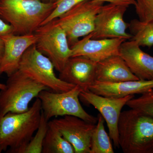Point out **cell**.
I'll return each mask as SVG.
<instances>
[{
	"label": "cell",
	"mask_w": 153,
	"mask_h": 153,
	"mask_svg": "<svg viewBox=\"0 0 153 153\" xmlns=\"http://www.w3.org/2000/svg\"><path fill=\"white\" fill-rule=\"evenodd\" d=\"M49 120L41 112V121L36 134L29 143L17 153H41L42 152L43 143L49 128Z\"/></svg>",
	"instance_id": "44dd1931"
},
{
	"label": "cell",
	"mask_w": 153,
	"mask_h": 153,
	"mask_svg": "<svg viewBox=\"0 0 153 153\" xmlns=\"http://www.w3.org/2000/svg\"><path fill=\"white\" fill-rule=\"evenodd\" d=\"M153 89V79H139L117 83L96 81L88 88V90L98 95L113 97H123L135 94H141Z\"/></svg>",
	"instance_id": "2e32d148"
},
{
	"label": "cell",
	"mask_w": 153,
	"mask_h": 153,
	"mask_svg": "<svg viewBox=\"0 0 153 153\" xmlns=\"http://www.w3.org/2000/svg\"><path fill=\"white\" fill-rule=\"evenodd\" d=\"M86 1L88 0H55V9L41 25L57 19L77 4Z\"/></svg>",
	"instance_id": "603a6c76"
},
{
	"label": "cell",
	"mask_w": 153,
	"mask_h": 153,
	"mask_svg": "<svg viewBox=\"0 0 153 153\" xmlns=\"http://www.w3.org/2000/svg\"><path fill=\"white\" fill-rule=\"evenodd\" d=\"M126 105L153 117V89L141 94L139 97L132 98Z\"/></svg>",
	"instance_id": "7402d4cb"
},
{
	"label": "cell",
	"mask_w": 153,
	"mask_h": 153,
	"mask_svg": "<svg viewBox=\"0 0 153 153\" xmlns=\"http://www.w3.org/2000/svg\"><path fill=\"white\" fill-rule=\"evenodd\" d=\"M82 90L81 88L76 85L65 92L41 91L37 98L41 100L42 111L45 117L49 120L53 117L73 116L96 124L98 118L86 112L79 102V94Z\"/></svg>",
	"instance_id": "5b68a950"
},
{
	"label": "cell",
	"mask_w": 153,
	"mask_h": 153,
	"mask_svg": "<svg viewBox=\"0 0 153 153\" xmlns=\"http://www.w3.org/2000/svg\"><path fill=\"white\" fill-rule=\"evenodd\" d=\"M133 40L121 45L119 55L131 72L140 80L153 79V57L143 51Z\"/></svg>",
	"instance_id": "9a60e30c"
},
{
	"label": "cell",
	"mask_w": 153,
	"mask_h": 153,
	"mask_svg": "<svg viewBox=\"0 0 153 153\" xmlns=\"http://www.w3.org/2000/svg\"><path fill=\"white\" fill-rule=\"evenodd\" d=\"M36 48L51 60L59 72L71 56V49L65 31L57 23V19L41 25L34 33Z\"/></svg>",
	"instance_id": "52a82bcc"
},
{
	"label": "cell",
	"mask_w": 153,
	"mask_h": 153,
	"mask_svg": "<svg viewBox=\"0 0 153 153\" xmlns=\"http://www.w3.org/2000/svg\"><path fill=\"white\" fill-rule=\"evenodd\" d=\"M49 128L43 143V153H75L72 145L49 121Z\"/></svg>",
	"instance_id": "ac0fdd59"
},
{
	"label": "cell",
	"mask_w": 153,
	"mask_h": 153,
	"mask_svg": "<svg viewBox=\"0 0 153 153\" xmlns=\"http://www.w3.org/2000/svg\"><path fill=\"white\" fill-rule=\"evenodd\" d=\"M120 148L124 153H149L153 145V117L131 108L118 123Z\"/></svg>",
	"instance_id": "3957f363"
},
{
	"label": "cell",
	"mask_w": 153,
	"mask_h": 153,
	"mask_svg": "<svg viewBox=\"0 0 153 153\" xmlns=\"http://www.w3.org/2000/svg\"><path fill=\"white\" fill-rule=\"evenodd\" d=\"M126 41L123 38L92 39L90 33L71 46V57L83 56L97 63L119 55L121 45Z\"/></svg>",
	"instance_id": "7c38bea8"
},
{
	"label": "cell",
	"mask_w": 153,
	"mask_h": 153,
	"mask_svg": "<svg viewBox=\"0 0 153 153\" xmlns=\"http://www.w3.org/2000/svg\"><path fill=\"white\" fill-rule=\"evenodd\" d=\"M104 3L97 0L84 1L57 19L66 33L70 47L79 38L93 32L96 17Z\"/></svg>",
	"instance_id": "ba28073f"
},
{
	"label": "cell",
	"mask_w": 153,
	"mask_h": 153,
	"mask_svg": "<svg viewBox=\"0 0 153 153\" xmlns=\"http://www.w3.org/2000/svg\"><path fill=\"white\" fill-rule=\"evenodd\" d=\"M128 28L132 36L130 40L136 41L140 47H152L153 20L144 22L134 19L128 24Z\"/></svg>",
	"instance_id": "ffe728a7"
},
{
	"label": "cell",
	"mask_w": 153,
	"mask_h": 153,
	"mask_svg": "<svg viewBox=\"0 0 153 153\" xmlns=\"http://www.w3.org/2000/svg\"><path fill=\"white\" fill-rule=\"evenodd\" d=\"M0 37L4 44V55L0 62V75L6 74L9 76L19 70L24 53L28 48L36 44V36L34 34H12Z\"/></svg>",
	"instance_id": "4fadbf2b"
},
{
	"label": "cell",
	"mask_w": 153,
	"mask_h": 153,
	"mask_svg": "<svg viewBox=\"0 0 153 153\" xmlns=\"http://www.w3.org/2000/svg\"><path fill=\"white\" fill-rule=\"evenodd\" d=\"M134 7L140 21L153 20V0H136Z\"/></svg>",
	"instance_id": "cb8c5ba5"
},
{
	"label": "cell",
	"mask_w": 153,
	"mask_h": 153,
	"mask_svg": "<svg viewBox=\"0 0 153 153\" xmlns=\"http://www.w3.org/2000/svg\"><path fill=\"white\" fill-rule=\"evenodd\" d=\"M56 7L39 0H0V17L13 28L14 34H34Z\"/></svg>",
	"instance_id": "7a4b0ae2"
},
{
	"label": "cell",
	"mask_w": 153,
	"mask_h": 153,
	"mask_svg": "<svg viewBox=\"0 0 153 153\" xmlns=\"http://www.w3.org/2000/svg\"><path fill=\"white\" fill-rule=\"evenodd\" d=\"M14 34L13 28L10 24H6L0 19V36Z\"/></svg>",
	"instance_id": "d4e9b609"
},
{
	"label": "cell",
	"mask_w": 153,
	"mask_h": 153,
	"mask_svg": "<svg viewBox=\"0 0 153 153\" xmlns=\"http://www.w3.org/2000/svg\"><path fill=\"white\" fill-rule=\"evenodd\" d=\"M79 97L99 111L106 122L109 136L115 147L120 148L117 129L119 119L122 109L129 100L134 97V95L123 97H108L88 90L81 91Z\"/></svg>",
	"instance_id": "30bf717a"
},
{
	"label": "cell",
	"mask_w": 153,
	"mask_h": 153,
	"mask_svg": "<svg viewBox=\"0 0 153 153\" xmlns=\"http://www.w3.org/2000/svg\"><path fill=\"white\" fill-rule=\"evenodd\" d=\"M139 80L120 55H115L97 63L96 81L117 83Z\"/></svg>",
	"instance_id": "e0dca14e"
},
{
	"label": "cell",
	"mask_w": 153,
	"mask_h": 153,
	"mask_svg": "<svg viewBox=\"0 0 153 153\" xmlns=\"http://www.w3.org/2000/svg\"><path fill=\"white\" fill-rule=\"evenodd\" d=\"M74 147L75 153H90V142L95 125L73 116L50 121Z\"/></svg>",
	"instance_id": "8fae6325"
},
{
	"label": "cell",
	"mask_w": 153,
	"mask_h": 153,
	"mask_svg": "<svg viewBox=\"0 0 153 153\" xmlns=\"http://www.w3.org/2000/svg\"><path fill=\"white\" fill-rule=\"evenodd\" d=\"M5 87V84L0 83V90L4 89Z\"/></svg>",
	"instance_id": "f1b7e54d"
},
{
	"label": "cell",
	"mask_w": 153,
	"mask_h": 153,
	"mask_svg": "<svg viewBox=\"0 0 153 153\" xmlns=\"http://www.w3.org/2000/svg\"><path fill=\"white\" fill-rule=\"evenodd\" d=\"M44 90H49L17 70L8 76L5 87L0 90V114L26 112L30 102Z\"/></svg>",
	"instance_id": "277c9868"
},
{
	"label": "cell",
	"mask_w": 153,
	"mask_h": 153,
	"mask_svg": "<svg viewBox=\"0 0 153 153\" xmlns=\"http://www.w3.org/2000/svg\"><path fill=\"white\" fill-rule=\"evenodd\" d=\"M97 63L83 56L71 57L60 72L59 78L64 82L79 86L82 90L96 81Z\"/></svg>",
	"instance_id": "5bb4252c"
},
{
	"label": "cell",
	"mask_w": 153,
	"mask_h": 153,
	"mask_svg": "<svg viewBox=\"0 0 153 153\" xmlns=\"http://www.w3.org/2000/svg\"><path fill=\"white\" fill-rule=\"evenodd\" d=\"M55 69L49 57L38 51L34 44L24 53L19 70L54 92H65L76 86L60 79L55 74Z\"/></svg>",
	"instance_id": "8992f818"
},
{
	"label": "cell",
	"mask_w": 153,
	"mask_h": 153,
	"mask_svg": "<svg viewBox=\"0 0 153 153\" xmlns=\"http://www.w3.org/2000/svg\"><path fill=\"white\" fill-rule=\"evenodd\" d=\"M128 8L126 6L111 3L103 4L96 17L91 38L131 39L132 36L127 32L128 24L124 19Z\"/></svg>",
	"instance_id": "9c48e42d"
},
{
	"label": "cell",
	"mask_w": 153,
	"mask_h": 153,
	"mask_svg": "<svg viewBox=\"0 0 153 153\" xmlns=\"http://www.w3.org/2000/svg\"><path fill=\"white\" fill-rule=\"evenodd\" d=\"M149 153H153V145L152 148H151L149 152Z\"/></svg>",
	"instance_id": "f546056e"
},
{
	"label": "cell",
	"mask_w": 153,
	"mask_h": 153,
	"mask_svg": "<svg viewBox=\"0 0 153 153\" xmlns=\"http://www.w3.org/2000/svg\"><path fill=\"white\" fill-rule=\"evenodd\" d=\"M135 1H136V0H135Z\"/></svg>",
	"instance_id": "4dcf8cb0"
},
{
	"label": "cell",
	"mask_w": 153,
	"mask_h": 153,
	"mask_svg": "<svg viewBox=\"0 0 153 153\" xmlns=\"http://www.w3.org/2000/svg\"><path fill=\"white\" fill-rule=\"evenodd\" d=\"M41 100L37 98L25 112L0 114V149L9 153H17L25 147L38 129L41 121Z\"/></svg>",
	"instance_id": "6da1fadb"
},
{
	"label": "cell",
	"mask_w": 153,
	"mask_h": 153,
	"mask_svg": "<svg viewBox=\"0 0 153 153\" xmlns=\"http://www.w3.org/2000/svg\"><path fill=\"white\" fill-rule=\"evenodd\" d=\"M103 2H108L116 4L121 5L128 7L130 6L134 5L135 4V0H97Z\"/></svg>",
	"instance_id": "484cf974"
},
{
	"label": "cell",
	"mask_w": 153,
	"mask_h": 153,
	"mask_svg": "<svg viewBox=\"0 0 153 153\" xmlns=\"http://www.w3.org/2000/svg\"><path fill=\"white\" fill-rule=\"evenodd\" d=\"M90 142V153H114L110 137L104 127V119L101 114L98 115Z\"/></svg>",
	"instance_id": "d6986e66"
},
{
	"label": "cell",
	"mask_w": 153,
	"mask_h": 153,
	"mask_svg": "<svg viewBox=\"0 0 153 153\" xmlns=\"http://www.w3.org/2000/svg\"><path fill=\"white\" fill-rule=\"evenodd\" d=\"M41 1L44 2H54L55 0H39Z\"/></svg>",
	"instance_id": "83f0119b"
},
{
	"label": "cell",
	"mask_w": 153,
	"mask_h": 153,
	"mask_svg": "<svg viewBox=\"0 0 153 153\" xmlns=\"http://www.w3.org/2000/svg\"><path fill=\"white\" fill-rule=\"evenodd\" d=\"M4 50V44L2 39L0 37V62L2 59Z\"/></svg>",
	"instance_id": "4316f807"
}]
</instances>
